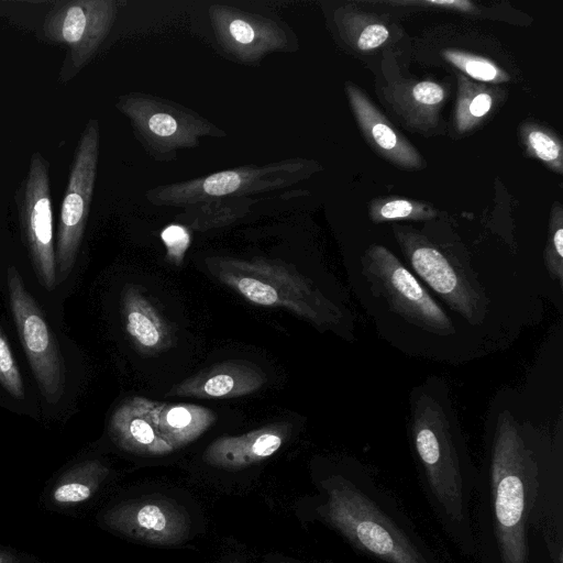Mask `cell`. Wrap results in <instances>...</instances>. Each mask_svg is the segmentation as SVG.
I'll return each mask as SVG.
<instances>
[{"label":"cell","mask_w":563,"mask_h":563,"mask_svg":"<svg viewBox=\"0 0 563 563\" xmlns=\"http://www.w3.org/2000/svg\"><path fill=\"white\" fill-rule=\"evenodd\" d=\"M554 383L539 373L530 376L523 389L501 388L485 416L495 532L503 563L528 562L526 525L541 462L562 445L563 389L558 390Z\"/></svg>","instance_id":"obj_1"},{"label":"cell","mask_w":563,"mask_h":563,"mask_svg":"<svg viewBox=\"0 0 563 563\" xmlns=\"http://www.w3.org/2000/svg\"><path fill=\"white\" fill-rule=\"evenodd\" d=\"M394 234L411 272L490 354L543 319L547 294L534 273L479 266L467 253L411 228L395 227Z\"/></svg>","instance_id":"obj_2"},{"label":"cell","mask_w":563,"mask_h":563,"mask_svg":"<svg viewBox=\"0 0 563 563\" xmlns=\"http://www.w3.org/2000/svg\"><path fill=\"white\" fill-rule=\"evenodd\" d=\"M349 279L379 338L400 353L453 366L490 354L384 244L364 247Z\"/></svg>","instance_id":"obj_3"},{"label":"cell","mask_w":563,"mask_h":563,"mask_svg":"<svg viewBox=\"0 0 563 563\" xmlns=\"http://www.w3.org/2000/svg\"><path fill=\"white\" fill-rule=\"evenodd\" d=\"M209 273L251 303L283 308L311 323L353 342L355 316L347 298L327 294L311 278L279 260L209 256Z\"/></svg>","instance_id":"obj_4"},{"label":"cell","mask_w":563,"mask_h":563,"mask_svg":"<svg viewBox=\"0 0 563 563\" xmlns=\"http://www.w3.org/2000/svg\"><path fill=\"white\" fill-rule=\"evenodd\" d=\"M407 432L412 452L438 501L453 519L463 514L466 440L445 378L429 375L408 398Z\"/></svg>","instance_id":"obj_5"},{"label":"cell","mask_w":563,"mask_h":563,"mask_svg":"<svg viewBox=\"0 0 563 563\" xmlns=\"http://www.w3.org/2000/svg\"><path fill=\"white\" fill-rule=\"evenodd\" d=\"M325 519L360 549L387 563H429L383 511L347 479L324 483Z\"/></svg>","instance_id":"obj_6"},{"label":"cell","mask_w":563,"mask_h":563,"mask_svg":"<svg viewBox=\"0 0 563 563\" xmlns=\"http://www.w3.org/2000/svg\"><path fill=\"white\" fill-rule=\"evenodd\" d=\"M311 163L286 159L264 166H243L191 179L158 186L146 192L156 206H185L206 202L212 198L243 196L290 186L311 170Z\"/></svg>","instance_id":"obj_7"},{"label":"cell","mask_w":563,"mask_h":563,"mask_svg":"<svg viewBox=\"0 0 563 563\" xmlns=\"http://www.w3.org/2000/svg\"><path fill=\"white\" fill-rule=\"evenodd\" d=\"M100 129L90 119L77 144L63 198L55 249L56 277L64 280L80 247L93 195L99 157Z\"/></svg>","instance_id":"obj_8"},{"label":"cell","mask_w":563,"mask_h":563,"mask_svg":"<svg viewBox=\"0 0 563 563\" xmlns=\"http://www.w3.org/2000/svg\"><path fill=\"white\" fill-rule=\"evenodd\" d=\"M115 107L130 119L144 147L163 159L197 146L202 136L223 134L189 110L155 97L130 93L120 97Z\"/></svg>","instance_id":"obj_9"},{"label":"cell","mask_w":563,"mask_h":563,"mask_svg":"<svg viewBox=\"0 0 563 563\" xmlns=\"http://www.w3.org/2000/svg\"><path fill=\"white\" fill-rule=\"evenodd\" d=\"M10 306L21 342L43 396L56 402L64 393V363L55 338L14 266L8 268Z\"/></svg>","instance_id":"obj_10"},{"label":"cell","mask_w":563,"mask_h":563,"mask_svg":"<svg viewBox=\"0 0 563 563\" xmlns=\"http://www.w3.org/2000/svg\"><path fill=\"white\" fill-rule=\"evenodd\" d=\"M118 4L113 0H70L56 3L46 14L45 36L67 47L76 69L85 66L109 34Z\"/></svg>","instance_id":"obj_11"},{"label":"cell","mask_w":563,"mask_h":563,"mask_svg":"<svg viewBox=\"0 0 563 563\" xmlns=\"http://www.w3.org/2000/svg\"><path fill=\"white\" fill-rule=\"evenodd\" d=\"M20 221L34 269L47 289L56 285L48 164L38 152L30 159L21 190Z\"/></svg>","instance_id":"obj_12"},{"label":"cell","mask_w":563,"mask_h":563,"mask_svg":"<svg viewBox=\"0 0 563 563\" xmlns=\"http://www.w3.org/2000/svg\"><path fill=\"white\" fill-rule=\"evenodd\" d=\"M103 523L125 537L155 545H175L187 539L186 509L165 497L130 500L108 510Z\"/></svg>","instance_id":"obj_13"},{"label":"cell","mask_w":563,"mask_h":563,"mask_svg":"<svg viewBox=\"0 0 563 563\" xmlns=\"http://www.w3.org/2000/svg\"><path fill=\"white\" fill-rule=\"evenodd\" d=\"M209 15L219 44L241 62H258L288 45L286 32L268 18L220 4L211 5Z\"/></svg>","instance_id":"obj_14"},{"label":"cell","mask_w":563,"mask_h":563,"mask_svg":"<svg viewBox=\"0 0 563 563\" xmlns=\"http://www.w3.org/2000/svg\"><path fill=\"white\" fill-rule=\"evenodd\" d=\"M266 382V374L257 364L246 360H229L181 380L166 396L236 398L257 391Z\"/></svg>","instance_id":"obj_15"},{"label":"cell","mask_w":563,"mask_h":563,"mask_svg":"<svg viewBox=\"0 0 563 563\" xmlns=\"http://www.w3.org/2000/svg\"><path fill=\"white\" fill-rule=\"evenodd\" d=\"M157 400L141 396L124 399L109 423L113 442L122 450L140 455H165L175 449L161 435L156 424Z\"/></svg>","instance_id":"obj_16"},{"label":"cell","mask_w":563,"mask_h":563,"mask_svg":"<svg viewBox=\"0 0 563 563\" xmlns=\"http://www.w3.org/2000/svg\"><path fill=\"white\" fill-rule=\"evenodd\" d=\"M345 90L356 122L371 147L400 168H423V158L416 147L390 124L367 96L351 82H346Z\"/></svg>","instance_id":"obj_17"},{"label":"cell","mask_w":563,"mask_h":563,"mask_svg":"<svg viewBox=\"0 0 563 563\" xmlns=\"http://www.w3.org/2000/svg\"><path fill=\"white\" fill-rule=\"evenodd\" d=\"M290 431L289 423L275 422L240 435H224L210 443L202 460L217 468H244L275 454L288 439Z\"/></svg>","instance_id":"obj_18"},{"label":"cell","mask_w":563,"mask_h":563,"mask_svg":"<svg viewBox=\"0 0 563 563\" xmlns=\"http://www.w3.org/2000/svg\"><path fill=\"white\" fill-rule=\"evenodd\" d=\"M125 331L135 350L143 355H157L172 347L174 330L145 292L126 285L121 297Z\"/></svg>","instance_id":"obj_19"},{"label":"cell","mask_w":563,"mask_h":563,"mask_svg":"<svg viewBox=\"0 0 563 563\" xmlns=\"http://www.w3.org/2000/svg\"><path fill=\"white\" fill-rule=\"evenodd\" d=\"M385 92L409 124L424 131L438 123L446 97L445 88L431 80L391 84Z\"/></svg>","instance_id":"obj_20"},{"label":"cell","mask_w":563,"mask_h":563,"mask_svg":"<svg viewBox=\"0 0 563 563\" xmlns=\"http://www.w3.org/2000/svg\"><path fill=\"white\" fill-rule=\"evenodd\" d=\"M216 419V415L203 406L157 401V430L175 450L197 440Z\"/></svg>","instance_id":"obj_21"},{"label":"cell","mask_w":563,"mask_h":563,"mask_svg":"<svg viewBox=\"0 0 563 563\" xmlns=\"http://www.w3.org/2000/svg\"><path fill=\"white\" fill-rule=\"evenodd\" d=\"M108 474L109 468L100 461H85L64 474L52 492V499L60 506L86 501L95 495Z\"/></svg>","instance_id":"obj_22"},{"label":"cell","mask_w":563,"mask_h":563,"mask_svg":"<svg viewBox=\"0 0 563 563\" xmlns=\"http://www.w3.org/2000/svg\"><path fill=\"white\" fill-rule=\"evenodd\" d=\"M492 88L459 75V90L454 109L456 132L466 133L484 122L495 106Z\"/></svg>","instance_id":"obj_23"},{"label":"cell","mask_w":563,"mask_h":563,"mask_svg":"<svg viewBox=\"0 0 563 563\" xmlns=\"http://www.w3.org/2000/svg\"><path fill=\"white\" fill-rule=\"evenodd\" d=\"M342 37L358 51H372L389 37L385 24L364 13L346 12L336 18Z\"/></svg>","instance_id":"obj_24"},{"label":"cell","mask_w":563,"mask_h":563,"mask_svg":"<svg viewBox=\"0 0 563 563\" xmlns=\"http://www.w3.org/2000/svg\"><path fill=\"white\" fill-rule=\"evenodd\" d=\"M520 136L529 155L563 174V147L555 133L536 123H525Z\"/></svg>","instance_id":"obj_25"},{"label":"cell","mask_w":563,"mask_h":563,"mask_svg":"<svg viewBox=\"0 0 563 563\" xmlns=\"http://www.w3.org/2000/svg\"><path fill=\"white\" fill-rule=\"evenodd\" d=\"M368 216L374 223L388 221H427L437 217V210L420 201L386 198L371 202Z\"/></svg>","instance_id":"obj_26"},{"label":"cell","mask_w":563,"mask_h":563,"mask_svg":"<svg viewBox=\"0 0 563 563\" xmlns=\"http://www.w3.org/2000/svg\"><path fill=\"white\" fill-rule=\"evenodd\" d=\"M543 267L548 286L563 295V211L559 203L553 206L551 212Z\"/></svg>","instance_id":"obj_27"},{"label":"cell","mask_w":563,"mask_h":563,"mask_svg":"<svg viewBox=\"0 0 563 563\" xmlns=\"http://www.w3.org/2000/svg\"><path fill=\"white\" fill-rule=\"evenodd\" d=\"M445 60L466 76L477 81L500 84L509 80V75L493 60L460 49H444Z\"/></svg>","instance_id":"obj_28"},{"label":"cell","mask_w":563,"mask_h":563,"mask_svg":"<svg viewBox=\"0 0 563 563\" xmlns=\"http://www.w3.org/2000/svg\"><path fill=\"white\" fill-rule=\"evenodd\" d=\"M0 383L15 398H24V387L20 371L10 346L0 330Z\"/></svg>","instance_id":"obj_29"},{"label":"cell","mask_w":563,"mask_h":563,"mask_svg":"<svg viewBox=\"0 0 563 563\" xmlns=\"http://www.w3.org/2000/svg\"><path fill=\"white\" fill-rule=\"evenodd\" d=\"M161 239L166 247V258L180 266L190 245L189 231L183 225L170 224L161 232Z\"/></svg>","instance_id":"obj_30"},{"label":"cell","mask_w":563,"mask_h":563,"mask_svg":"<svg viewBox=\"0 0 563 563\" xmlns=\"http://www.w3.org/2000/svg\"><path fill=\"white\" fill-rule=\"evenodd\" d=\"M393 4L402 5H423V7H437L446 10H453L464 13L475 12V5L467 0H412V1H390Z\"/></svg>","instance_id":"obj_31"},{"label":"cell","mask_w":563,"mask_h":563,"mask_svg":"<svg viewBox=\"0 0 563 563\" xmlns=\"http://www.w3.org/2000/svg\"><path fill=\"white\" fill-rule=\"evenodd\" d=\"M0 563H22V560L11 551L0 550Z\"/></svg>","instance_id":"obj_32"},{"label":"cell","mask_w":563,"mask_h":563,"mask_svg":"<svg viewBox=\"0 0 563 563\" xmlns=\"http://www.w3.org/2000/svg\"><path fill=\"white\" fill-rule=\"evenodd\" d=\"M230 563H242V562L234 560V561H231Z\"/></svg>","instance_id":"obj_33"},{"label":"cell","mask_w":563,"mask_h":563,"mask_svg":"<svg viewBox=\"0 0 563 563\" xmlns=\"http://www.w3.org/2000/svg\"><path fill=\"white\" fill-rule=\"evenodd\" d=\"M279 563H292V562H288V561H286V562H279Z\"/></svg>","instance_id":"obj_34"}]
</instances>
